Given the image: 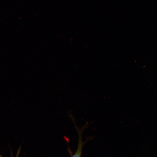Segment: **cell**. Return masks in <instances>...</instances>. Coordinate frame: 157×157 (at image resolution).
I'll return each mask as SVG.
<instances>
[{
    "label": "cell",
    "instance_id": "1",
    "mask_svg": "<svg viewBox=\"0 0 157 157\" xmlns=\"http://www.w3.org/2000/svg\"><path fill=\"white\" fill-rule=\"evenodd\" d=\"M78 131V135H79L78 147L76 152L71 157H81L82 149H83L84 143L82 140L81 133H80L79 131Z\"/></svg>",
    "mask_w": 157,
    "mask_h": 157
},
{
    "label": "cell",
    "instance_id": "2",
    "mask_svg": "<svg viewBox=\"0 0 157 157\" xmlns=\"http://www.w3.org/2000/svg\"><path fill=\"white\" fill-rule=\"evenodd\" d=\"M21 147H20V148L18 149V151H17V154L16 155V156L15 157H19V155L20 154V153L21 152ZM11 157H13V154H11Z\"/></svg>",
    "mask_w": 157,
    "mask_h": 157
},
{
    "label": "cell",
    "instance_id": "3",
    "mask_svg": "<svg viewBox=\"0 0 157 157\" xmlns=\"http://www.w3.org/2000/svg\"><path fill=\"white\" fill-rule=\"evenodd\" d=\"M0 157H3L2 156V155L1 154V153H0Z\"/></svg>",
    "mask_w": 157,
    "mask_h": 157
}]
</instances>
